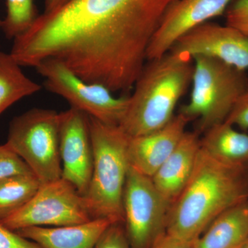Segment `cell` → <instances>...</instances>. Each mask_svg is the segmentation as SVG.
<instances>
[{
    "label": "cell",
    "mask_w": 248,
    "mask_h": 248,
    "mask_svg": "<svg viewBox=\"0 0 248 248\" xmlns=\"http://www.w3.org/2000/svg\"><path fill=\"white\" fill-rule=\"evenodd\" d=\"M177 0H69L40 15L15 39L11 55L21 66L46 59L111 92L134 87L166 11Z\"/></svg>",
    "instance_id": "obj_1"
},
{
    "label": "cell",
    "mask_w": 248,
    "mask_h": 248,
    "mask_svg": "<svg viewBox=\"0 0 248 248\" xmlns=\"http://www.w3.org/2000/svg\"><path fill=\"white\" fill-rule=\"evenodd\" d=\"M248 200V170L228 166L201 148L190 180L170 210L167 234L194 241L218 215Z\"/></svg>",
    "instance_id": "obj_2"
},
{
    "label": "cell",
    "mask_w": 248,
    "mask_h": 248,
    "mask_svg": "<svg viewBox=\"0 0 248 248\" xmlns=\"http://www.w3.org/2000/svg\"><path fill=\"white\" fill-rule=\"evenodd\" d=\"M192 58L169 51L148 60L134 85L120 127L130 137L162 128L174 117L176 106L192 83Z\"/></svg>",
    "instance_id": "obj_3"
},
{
    "label": "cell",
    "mask_w": 248,
    "mask_h": 248,
    "mask_svg": "<svg viewBox=\"0 0 248 248\" xmlns=\"http://www.w3.org/2000/svg\"><path fill=\"white\" fill-rule=\"evenodd\" d=\"M93 148L92 177L84 196L92 217L123 223L124 186L129 168L130 136L120 126L103 124L89 116Z\"/></svg>",
    "instance_id": "obj_4"
},
{
    "label": "cell",
    "mask_w": 248,
    "mask_h": 248,
    "mask_svg": "<svg viewBox=\"0 0 248 248\" xmlns=\"http://www.w3.org/2000/svg\"><path fill=\"white\" fill-rule=\"evenodd\" d=\"M190 99L179 113L191 121L198 119L196 132L201 135L223 123L248 84L246 71L216 58L197 55Z\"/></svg>",
    "instance_id": "obj_5"
},
{
    "label": "cell",
    "mask_w": 248,
    "mask_h": 248,
    "mask_svg": "<svg viewBox=\"0 0 248 248\" xmlns=\"http://www.w3.org/2000/svg\"><path fill=\"white\" fill-rule=\"evenodd\" d=\"M60 122L56 111L32 108L10 123L6 144L24 160L41 184L62 178Z\"/></svg>",
    "instance_id": "obj_6"
},
{
    "label": "cell",
    "mask_w": 248,
    "mask_h": 248,
    "mask_svg": "<svg viewBox=\"0 0 248 248\" xmlns=\"http://www.w3.org/2000/svg\"><path fill=\"white\" fill-rule=\"evenodd\" d=\"M171 205L152 177L129 166L123 195L124 226L131 248H151L167 233Z\"/></svg>",
    "instance_id": "obj_7"
},
{
    "label": "cell",
    "mask_w": 248,
    "mask_h": 248,
    "mask_svg": "<svg viewBox=\"0 0 248 248\" xmlns=\"http://www.w3.org/2000/svg\"><path fill=\"white\" fill-rule=\"evenodd\" d=\"M35 68L45 78L46 89L64 98L71 107L103 124L120 126L128 107L129 96L114 97L105 86L86 82L55 59L43 60Z\"/></svg>",
    "instance_id": "obj_8"
},
{
    "label": "cell",
    "mask_w": 248,
    "mask_h": 248,
    "mask_svg": "<svg viewBox=\"0 0 248 248\" xmlns=\"http://www.w3.org/2000/svg\"><path fill=\"white\" fill-rule=\"evenodd\" d=\"M93 220L84 196L63 178L41 184L23 208L0 221L12 231L29 227H61Z\"/></svg>",
    "instance_id": "obj_9"
},
{
    "label": "cell",
    "mask_w": 248,
    "mask_h": 248,
    "mask_svg": "<svg viewBox=\"0 0 248 248\" xmlns=\"http://www.w3.org/2000/svg\"><path fill=\"white\" fill-rule=\"evenodd\" d=\"M60 153L62 178L86 195L93 169V148L89 116L71 107L60 112Z\"/></svg>",
    "instance_id": "obj_10"
},
{
    "label": "cell",
    "mask_w": 248,
    "mask_h": 248,
    "mask_svg": "<svg viewBox=\"0 0 248 248\" xmlns=\"http://www.w3.org/2000/svg\"><path fill=\"white\" fill-rule=\"evenodd\" d=\"M169 51L191 58L210 57L241 71L248 70V35L229 26L204 22L179 37Z\"/></svg>",
    "instance_id": "obj_11"
},
{
    "label": "cell",
    "mask_w": 248,
    "mask_h": 248,
    "mask_svg": "<svg viewBox=\"0 0 248 248\" xmlns=\"http://www.w3.org/2000/svg\"><path fill=\"white\" fill-rule=\"evenodd\" d=\"M232 0H177L166 11L147 50V60L163 56L197 26L221 16Z\"/></svg>",
    "instance_id": "obj_12"
},
{
    "label": "cell",
    "mask_w": 248,
    "mask_h": 248,
    "mask_svg": "<svg viewBox=\"0 0 248 248\" xmlns=\"http://www.w3.org/2000/svg\"><path fill=\"white\" fill-rule=\"evenodd\" d=\"M190 122V119L179 112L162 128L141 136L130 137L129 165L138 172L153 177L177 148Z\"/></svg>",
    "instance_id": "obj_13"
},
{
    "label": "cell",
    "mask_w": 248,
    "mask_h": 248,
    "mask_svg": "<svg viewBox=\"0 0 248 248\" xmlns=\"http://www.w3.org/2000/svg\"><path fill=\"white\" fill-rule=\"evenodd\" d=\"M197 132H187L177 148L152 177L156 188L173 203L190 180L201 149Z\"/></svg>",
    "instance_id": "obj_14"
},
{
    "label": "cell",
    "mask_w": 248,
    "mask_h": 248,
    "mask_svg": "<svg viewBox=\"0 0 248 248\" xmlns=\"http://www.w3.org/2000/svg\"><path fill=\"white\" fill-rule=\"evenodd\" d=\"M112 223L107 218H96L71 226L29 227L16 232L42 248H94Z\"/></svg>",
    "instance_id": "obj_15"
},
{
    "label": "cell",
    "mask_w": 248,
    "mask_h": 248,
    "mask_svg": "<svg viewBox=\"0 0 248 248\" xmlns=\"http://www.w3.org/2000/svg\"><path fill=\"white\" fill-rule=\"evenodd\" d=\"M248 239V200L215 218L198 239L195 248H239Z\"/></svg>",
    "instance_id": "obj_16"
},
{
    "label": "cell",
    "mask_w": 248,
    "mask_h": 248,
    "mask_svg": "<svg viewBox=\"0 0 248 248\" xmlns=\"http://www.w3.org/2000/svg\"><path fill=\"white\" fill-rule=\"evenodd\" d=\"M201 148L222 164L248 170V134L226 122L205 131Z\"/></svg>",
    "instance_id": "obj_17"
},
{
    "label": "cell",
    "mask_w": 248,
    "mask_h": 248,
    "mask_svg": "<svg viewBox=\"0 0 248 248\" xmlns=\"http://www.w3.org/2000/svg\"><path fill=\"white\" fill-rule=\"evenodd\" d=\"M41 89V85L23 73L11 53L0 50V115L14 103Z\"/></svg>",
    "instance_id": "obj_18"
},
{
    "label": "cell",
    "mask_w": 248,
    "mask_h": 248,
    "mask_svg": "<svg viewBox=\"0 0 248 248\" xmlns=\"http://www.w3.org/2000/svg\"><path fill=\"white\" fill-rule=\"evenodd\" d=\"M41 183L33 174L0 179V221L17 213L35 195Z\"/></svg>",
    "instance_id": "obj_19"
},
{
    "label": "cell",
    "mask_w": 248,
    "mask_h": 248,
    "mask_svg": "<svg viewBox=\"0 0 248 248\" xmlns=\"http://www.w3.org/2000/svg\"><path fill=\"white\" fill-rule=\"evenodd\" d=\"M6 9L1 29L8 39L15 40L27 32L40 16L35 0H6Z\"/></svg>",
    "instance_id": "obj_20"
},
{
    "label": "cell",
    "mask_w": 248,
    "mask_h": 248,
    "mask_svg": "<svg viewBox=\"0 0 248 248\" xmlns=\"http://www.w3.org/2000/svg\"><path fill=\"white\" fill-rule=\"evenodd\" d=\"M33 174L24 160L6 143L0 146V179L18 174Z\"/></svg>",
    "instance_id": "obj_21"
},
{
    "label": "cell",
    "mask_w": 248,
    "mask_h": 248,
    "mask_svg": "<svg viewBox=\"0 0 248 248\" xmlns=\"http://www.w3.org/2000/svg\"><path fill=\"white\" fill-rule=\"evenodd\" d=\"M225 13L226 25L248 35V0H234Z\"/></svg>",
    "instance_id": "obj_22"
},
{
    "label": "cell",
    "mask_w": 248,
    "mask_h": 248,
    "mask_svg": "<svg viewBox=\"0 0 248 248\" xmlns=\"http://www.w3.org/2000/svg\"><path fill=\"white\" fill-rule=\"evenodd\" d=\"M94 248H131L123 223H115L105 231Z\"/></svg>",
    "instance_id": "obj_23"
},
{
    "label": "cell",
    "mask_w": 248,
    "mask_h": 248,
    "mask_svg": "<svg viewBox=\"0 0 248 248\" xmlns=\"http://www.w3.org/2000/svg\"><path fill=\"white\" fill-rule=\"evenodd\" d=\"M224 122L237 126L242 131L248 130V84L244 93L235 103Z\"/></svg>",
    "instance_id": "obj_24"
},
{
    "label": "cell",
    "mask_w": 248,
    "mask_h": 248,
    "mask_svg": "<svg viewBox=\"0 0 248 248\" xmlns=\"http://www.w3.org/2000/svg\"><path fill=\"white\" fill-rule=\"evenodd\" d=\"M0 248H42L0 222Z\"/></svg>",
    "instance_id": "obj_25"
},
{
    "label": "cell",
    "mask_w": 248,
    "mask_h": 248,
    "mask_svg": "<svg viewBox=\"0 0 248 248\" xmlns=\"http://www.w3.org/2000/svg\"><path fill=\"white\" fill-rule=\"evenodd\" d=\"M151 248H195L194 242L176 237L166 233Z\"/></svg>",
    "instance_id": "obj_26"
},
{
    "label": "cell",
    "mask_w": 248,
    "mask_h": 248,
    "mask_svg": "<svg viewBox=\"0 0 248 248\" xmlns=\"http://www.w3.org/2000/svg\"><path fill=\"white\" fill-rule=\"evenodd\" d=\"M69 0H45V14L51 12L58 8L60 7L62 5L64 4Z\"/></svg>",
    "instance_id": "obj_27"
},
{
    "label": "cell",
    "mask_w": 248,
    "mask_h": 248,
    "mask_svg": "<svg viewBox=\"0 0 248 248\" xmlns=\"http://www.w3.org/2000/svg\"><path fill=\"white\" fill-rule=\"evenodd\" d=\"M239 248H248V239Z\"/></svg>",
    "instance_id": "obj_28"
},
{
    "label": "cell",
    "mask_w": 248,
    "mask_h": 248,
    "mask_svg": "<svg viewBox=\"0 0 248 248\" xmlns=\"http://www.w3.org/2000/svg\"><path fill=\"white\" fill-rule=\"evenodd\" d=\"M1 25H2V19L0 18V29H1Z\"/></svg>",
    "instance_id": "obj_29"
}]
</instances>
